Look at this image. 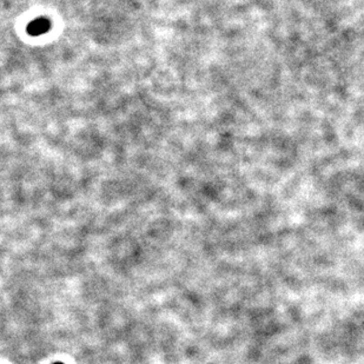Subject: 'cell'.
Returning a JSON list of instances; mask_svg holds the SVG:
<instances>
[{
  "label": "cell",
  "mask_w": 364,
  "mask_h": 364,
  "mask_svg": "<svg viewBox=\"0 0 364 364\" xmlns=\"http://www.w3.org/2000/svg\"><path fill=\"white\" fill-rule=\"evenodd\" d=\"M50 30V21L46 18H38L31 21L27 26V32L31 35H41Z\"/></svg>",
  "instance_id": "1"
},
{
  "label": "cell",
  "mask_w": 364,
  "mask_h": 364,
  "mask_svg": "<svg viewBox=\"0 0 364 364\" xmlns=\"http://www.w3.org/2000/svg\"><path fill=\"white\" fill-rule=\"evenodd\" d=\"M54 364H64V363H60V362H58V363H54Z\"/></svg>",
  "instance_id": "2"
}]
</instances>
